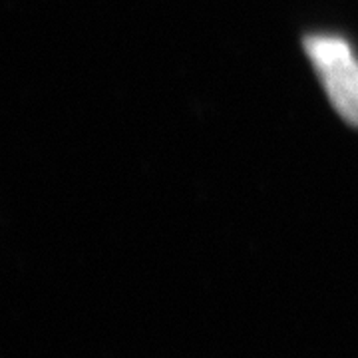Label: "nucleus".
I'll return each instance as SVG.
<instances>
[{"label": "nucleus", "instance_id": "1", "mask_svg": "<svg viewBox=\"0 0 358 358\" xmlns=\"http://www.w3.org/2000/svg\"><path fill=\"white\" fill-rule=\"evenodd\" d=\"M305 50L334 110L358 128V58L352 46L341 36L315 34L305 38Z\"/></svg>", "mask_w": 358, "mask_h": 358}]
</instances>
